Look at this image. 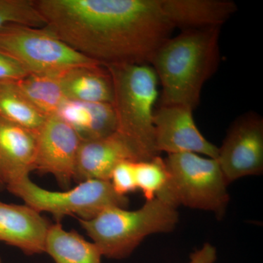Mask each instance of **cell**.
<instances>
[{"label": "cell", "mask_w": 263, "mask_h": 263, "mask_svg": "<svg viewBox=\"0 0 263 263\" xmlns=\"http://www.w3.org/2000/svg\"><path fill=\"white\" fill-rule=\"evenodd\" d=\"M46 27L102 65H151L174 27L160 0H35Z\"/></svg>", "instance_id": "6da1fadb"}, {"label": "cell", "mask_w": 263, "mask_h": 263, "mask_svg": "<svg viewBox=\"0 0 263 263\" xmlns=\"http://www.w3.org/2000/svg\"><path fill=\"white\" fill-rule=\"evenodd\" d=\"M221 27L183 30L157 50L151 66L162 85L160 105L197 108L220 62Z\"/></svg>", "instance_id": "7a4b0ae2"}, {"label": "cell", "mask_w": 263, "mask_h": 263, "mask_svg": "<svg viewBox=\"0 0 263 263\" xmlns=\"http://www.w3.org/2000/svg\"><path fill=\"white\" fill-rule=\"evenodd\" d=\"M114 86L112 102L117 133L134 149L141 162L160 156L156 149L154 114L158 79L149 65H105Z\"/></svg>", "instance_id": "3957f363"}, {"label": "cell", "mask_w": 263, "mask_h": 263, "mask_svg": "<svg viewBox=\"0 0 263 263\" xmlns=\"http://www.w3.org/2000/svg\"><path fill=\"white\" fill-rule=\"evenodd\" d=\"M179 219L177 208L155 197L137 210L108 208L93 219L79 221L103 257L122 259L131 255L148 235L172 232Z\"/></svg>", "instance_id": "277c9868"}, {"label": "cell", "mask_w": 263, "mask_h": 263, "mask_svg": "<svg viewBox=\"0 0 263 263\" xmlns=\"http://www.w3.org/2000/svg\"><path fill=\"white\" fill-rule=\"evenodd\" d=\"M164 161L173 205L212 212L219 219L224 216L228 184L216 159L183 152L168 155Z\"/></svg>", "instance_id": "5b68a950"}, {"label": "cell", "mask_w": 263, "mask_h": 263, "mask_svg": "<svg viewBox=\"0 0 263 263\" xmlns=\"http://www.w3.org/2000/svg\"><path fill=\"white\" fill-rule=\"evenodd\" d=\"M7 190L38 212L50 213L58 222L66 216L89 220L108 208L126 209L129 202L127 197L116 193L110 181L100 180H88L71 190L57 192L40 187L28 176Z\"/></svg>", "instance_id": "8992f818"}, {"label": "cell", "mask_w": 263, "mask_h": 263, "mask_svg": "<svg viewBox=\"0 0 263 263\" xmlns=\"http://www.w3.org/2000/svg\"><path fill=\"white\" fill-rule=\"evenodd\" d=\"M0 53L13 59L28 74L60 76L78 66L98 63L72 49L46 27L18 24L0 29Z\"/></svg>", "instance_id": "52a82bcc"}, {"label": "cell", "mask_w": 263, "mask_h": 263, "mask_svg": "<svg viewBox=\"0 0 263 263\" xmlns=\"http://www.w3.org/2000/svg\"><path fill=\"white\" fill-rule=\"evenodd\" d=\"M227 183L263 171V119L248 112L232 123L216 158Z\"/></svg>", "instance_id": "ba28073f"}, {"label": "cell", "mask_w": 263, "mask_h": 263, "mask_svg": "<svg viewBox=\"0 0 263 263\" xmlns=\"http://www.w3.org/2000/svg\"><path fill=\"white\" fill-rule=\"evenodd\" d=\"M81 138L58 116L47 117L37 133L34 171L51 174L63 189L70 186L75 176Z\"/></svg>", "instance_id": "9c48e42d"}, {"label": "cell", "mask_w": 263, "mask_h": 263, "mask_svg": "<svg viewBox=\"0 0 263 263\" xmlns=\"http://www.w3.org/2000/svg\"><path fill=\"white\" fill-rule=\"evenodd\" d=\"M193 111L180 105H159L155 110V146L160 155L191 152L216 160L218 147L202 136Z\"/></svg>", "instance_id": "30bf717a"}, {"label": "cell", "mask_w": 263, "mask_h": 263, "mask_svg": "<svg viewBox=\"0 0 263 263\" xmlns=\"http://www.w3.org/2000/svg\"><path fill=\"white\" fill-rule=\"evenodd\" d=\"M124 161L141 162L134 149L117 132L98 139L81 141L73 181H110L114 167Z\"/></svg>", "instance_id": "8fae6325"}, {"label": "cell", "mask_w": 263, "mask_h": 263, "mask_svg": "<svg viewBox=\"0 0 263 263\" xmlns=\"http://www.w3.org/2000/svg\"><path fill=\"white\" fill-rule=\"evenodd\" d=\"M51 223L27 205L0 200V241L16 247L27 255L45 252Z\"/></svg>", "instance_id": "7c38bea8"}, {"label": "cell", "mask_w": 263, "mask_h": 263, "mask_svg": "<svg viewBox=\"0 0 263 263\" xmlns=\"http://www.w3.org/2000/svg\"><path fill=\"white\" fill-rule=\"evenodd\" d=\"M37 133L0 117V182L7 189L34 171Z\"/></svg>", "instance_id": "4fadbf2b"}, {"label": "cell", "mask_w": 263, "mask_h": 263, "mask_svg": "<svg viewBox=\"0 0 263 263\" xmlns=\"http://www.w3.org/2000/svg\"><path fill=\"white\" fill-rule=\"evenodd\" d=\"M170 23L183 30L221 27L238 7L230 0H160Z\"/></svg>", "instance_id": "5bb4252c"}, {"label": "cell", "mask_w": 263, "mask_h": 263, "mask_svg": "<svg viewBox=\"0 0 263 263\" xmlns=\"http://www.w3.org/2000/svg\"><path fill=\"white\" fill-rule=\"evenodd\" d=\"M57 116L76 131L81 141L105 138L117 132V118L111 103L67 100Z\"/></svg>", "instance_id": "9a60e30c"}, {"label": "cell", "mask_w": 263, "mask_h": 263, "mask_svg": "<svg viewBox=\"0 0 263 263\" xmlns=\"http://www.w3.org/2000/svg\"><path fill=\"white\" fill-rule=\"evenodd\" d=\"M67 100L84 103H111L114 86L105 66L96 63L78 66L60 76Z\"/></svg>", "instance_id": "2e32d148"}, {"label": "cell", "mask_w": 263, "mask_h": 263, "mask_svg": "<svg viewBox=\"0 0 263 263\" xmlns=\"http://www.w3.org/2000/svg\"><path fill=\"white\" fill-rule=\"evenodd\" d=\"M45 252L55 263H101L103 257L95 243L88 241L75 230H65L58 221L50 226Z\"/></svg>", "instance_id": "e0dca14e"}, {"label": "cell", "mask_w": 263, "mask_h": 263, "mask_svg": "<svg viewBox=\"0 0 263 263\" xmlns=\"http://www.w3.org/2000/svg\"><path fill=\"white\" fill-rule=\"evenodd\" d=\"M14 82L24 98L46 118L57 115L67 100L60 76L29 74Z\"/></svg>", "instance_id": "ac0fdd59"}, {"label": "cell", "mask_w": 263, "mask_h": 263, "mask_svg": "<svg viewBox=\"0 0 263 263\" xmlns=\"http://www.w3.org/2000/svg\"><path fill=\"white\" fill-rule=\"evenodd\" d=\"M0 117L35 133L46 119L24 98L14 81H0Z\"/></svg>", "instance_id": "d6986e66"}, {"label": "cell", "mask_w": 263, "mask_h": 263, "mask_svg": "<svg viewBox=\"0 0 263 263\" xmlns=\"http://www.w3.org/2000/svg\"><path fill=\"white\" fill-rule=\"evenodd\" d=\"M135 171L137 190H141L146 200L157 197L173 205L169 193V175L164 159L157 156L149 160L136 162Z\"/></svg>", "instance_id": "ffe728a7"}, {"label": "cell", "mask_w": 263, "mask_h": 263, "mask_svg": "<svg viewBox=\"0 0 263 263\" xmlns=\"http://www.w3.org/2000/svg\"><path fill=\"white\" fill-rule=\"evenodd\" d=\"M45 27L34 0H0V29L12 25Z\"/></svg>", "instance_id": "44dd1931"}, {"label": "cell", "mask_w": 263, "mask_h": 263, "mask_svg": "<svg viewBox=\"0 0 263 263\" xmlns=\"http://www.w3.org/2000/svg\"><path fill=\"white\" fill-rule=\"evenodd\" d=\"M136 162L124 161L118 164L110 176V181L116 193L126 196L127 194L137 190Z\"/></svg>", "instance_id": "7402d4cb"}, {"label": "cell", "mask_w": 263, "mask_h": 263, "mask_svg": "<svg viewBox=\"0 0 263 263\" xmlns=\"http://www.w3.org/2000/svg\"><path fill=\"white\" fill-rule=\"evenodd\" d=\"M29 75L13 59L0 53V81H18Z\"/></svg>", "instance_id": "603a6c76"}, {"label": "cell", "mask_w": 263, "mask_h": 263, "mask_svg": "<svg viewBox=\"0 0 263 263\" xmlns=\"http://www.w3.org/2000/svg\"><path fill=\"white\" fill-rule=\"evenodd\" d=\"M217 259L216 249L210 243H205L190 254L188 263H215Z\"/></svg>", "instance_id": "cb8c5ba5"}, {"label": "cell", "mask_w": 263, "mask_h": 263, "mask_svg": "<svg viewBox=\"0 0 263 263\" xmlns=\"http://www.w3.org/2000/svg\"><path fill=\"white\" fill-rule=\"evenodd\" d=\"M3 188H4V187H3V185H2L1 182H0V190H1V189H3Z\"/></svg>", "instance_id": "d4e9b609"}, {"label": "cell", "mask_w": 263, "mask_h": 263, "mask_svg": "<svg viewBox=\"0 0 263 263\" xmlns=\"http://www.w3.org/2000/svg\"><path fill=\"white\" fill-rule=\"evenodd\" d=\"M0 263H3V260H2L1 256H0Z\"/></svg>", "instance_id": "484cf974"}]
</instances>
